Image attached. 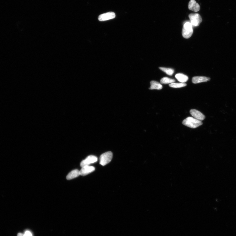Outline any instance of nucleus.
Here are the masks:
<instances>
[{"label": "nucleus", "instance_id": "nucleus-1", "mask_svg": "<svg viewBox=\"0 0 236 236\" xmlns=\"http://www.w3.org/2000/svg\"><path fill=\"white\" fill-rule=\"evenodd\" d=\"M182 123L186 126L193 129L196 128L203 124L201 121L191 117H189L185 119Z\"/></svg>", "mask_w": 236, "mask_h": 236}, {"label": "nucleus", "instance_id": "nucleus-2", "mask_svg": "<svg viewBox=\"0 0 236 236\" xmlns=\"http://www.w3.org/2000/svg\"><path fill=\"white\" fill-rule=\"evenodd\" d=\"M193 30L191 23L186 22L183 25L182 30L183 37L185 39L190 38L192 35Z\"/></svg>", "mask_w": 236, "mask_h": 236}, {"label": "nucleus", "instance_id": "nucleus-3", "mask_svg": "<svg viewBox=\"0 0 236 236\" xmlns=\"http://www.w3.org/2000/svg\"><path fill=\"white\" fill-rule=\"evenodd\" d=\"M113 154L111 152H108L101 155L100 158V164L102 166L108 164L112 159Z\"/></svg>", "mask_w": 236, "mask_h": 236}, {"label": "nucleus", "instance_id": "nucleus-4", "mask_svg": "<svg viewBox=\"0 0 236 236\" xmlns=\"http://www.w3.org/2000/svg\"><path fill=\"white\" fill-rule=\"evenodd\" d=\"M192 25L197 27L200 25L202 21V19L200 15L197 13L191 14L189 15Z\"/></svg>", "mask_w": 236, "mask_h": 236}, {"label": "nucleus", "instance_id": "nucleus-5", "mask_svg": "<svg viewBox=\"0 0 236 236\" xmlns=\"http://www.w3.org/2000/svg\"><path fill=\"white\" fill-rule=\"evenodd\" d=\"M98 160V158L96 156L92 155L89 156L81 162L80 166L82 167L85 166H88L96 162Z\"/></svg>", "mask_w": 236, "mask_h": 236}, {"label": "nucleus", "instance_id": "nucleus-6", "mask_svg": "<svg viewBox=\"0 0 236 236\" xmlns=\"http://www.w3.org/2000/svg\"><path fill=\"white\" fill-rule=\"evenodd\" d=\"M116 15L113 12H109L101 14L98 17V20L101 21H106L115 18Z\"/></svg>", "mask_w": 236, "mask_h": 236}, {"label": "nucleus", "instance_id": "nucleus-7", "mask_svg": "<svg viewBox=\"0 0 236 236\" xmlns=\"http://www.w3.org/2000/svg\"><path fill=\"white\" fill-rule=\"evenodd\" d=\"M95 168L93 166H90L89 165L85 166L82 167L79 173L80 176H84L87 175L94 171Z\"/></svg>", "mask_w": 236, "mask_h": 236}, {"label": "nucleus", "instance_id": "nucleus-8", "mask_svg": "<svg viewBox=\"0 0 236 236\" xmlns=\"http://www.w3.org/2000/svg\"><path fill=\"white\" fill-rule=\"evenodd\" d=\"M191 115L194 118L198 120L202 121L204 120L205 116L201 112L195 109H191L190 111Z\"/></svg>", "mask_w": 236, "mask_h": 236}, {"label": "nucleus", "instance_id": "nucleus-9", "mask_svg": "<svg viewBox=\"0 0 236 236\" xmlns=\"http://www.w3.org/2000/svg\"><path fill=\"white\" fill-rule=\"evenodd\" d=\"M188 8L189 10L195 12H198L200 9L199 4L195 0H191L189 3Z\"/></svg>", "mask_w": 236, "mask_h": 236}, {"label": "nucleus", "instance_id": "nucleus-10", "mask_svg": "<svg viewBox=\"0 0 236 236\" xmlns=\"http://www.w3.org/2000/svg\"><path fill=\"white\" fill-rule=\"evenodd\" d=\"M210 80V78L208 77L205 76L194 77L192 79V82L194 84H197L201 82H207Z\"/></svg>", "mask_w": 236, "mask_h": 236}, {"label": "nucleus", "instance_id": "nucleus-11", "mask_svg": "<svg viewBox=\"0 0 236 236\" xmlns=\"http://www.w3.org/2000/svg\"><path fill=\"white\" fill-rule=\"evenodd\" d=\"M79 176H80L79 171L77 169L74 170L68 174L66 176V179L68 180H70L78 177Z\"/></svg>", "mask_w": 236, "mask_h": 236}, {"label": "nucleus", "instance_id": "nucleus-12", "mask_svg": "<svg viewBox=\"0 0 236 236\" xmlns=\"http://www.w3.org/2000/svg\"><path fill=\"white\" fill-rule=\"evenodd\" d=\"M151 86L149 88L150 90L162 89L163 88L162 86L160 83L155 81H152L150 82Z\"/></svg>", "mask_w": 236, "mask_h": 236}, {"label": "nucleus", "instance_id": "nucleus-13", "mask_svg": "<svg viewBox=\"0 0 236 236\" xmlns=\"http://www.w3.org/2000/svg\"><path fill=\"white\" fill-rule=\"evenodd\" d=\"M175 77L178 81L182 83L186 82L189 79L188 76L182 74H176Z\"/></svg>", "mask_w": 236, "mask_h": 236}, {"label": "nucleus", "instance_id": "nucleus-14", "mask_svg": "<svg viewBox=\"0 0 236 236\" xmlns=\"http://www.w3.org/2000/svg\"><path fill=\"white\" fill-rule=\"evenodd\" d=\"M175 82V80L174 79L170 78L167 77H164L161 79L160 83L164 84H171L174 83Z\"/></svg>", "mask_w": 236, "mask_h": 236}, {"label": "nucleus", "instance_id": "nucleus-15", "mask_svg": "<svg viewBox=\"0 0 236 236\" xmlns=\"http://www.w3.org/2000/svg\"><path fill=\"white\" fill-rule=\"evenodd\" d=\"M169 86L174 88H180L186 86L187 84L185 83L181 82L179 83H173L170 84Z\"/></svg>", "mask_w": 236, "mask_h": 236}, {"label": "nucleus", "instance_id": "nucleus-16", "mask_svg": "<svg viewBox=\"0 0 236 236\" xmlns=\"http://www.w3.org/2000/svg\"><path fill=\"white\" fill-rule=\"evenodd\" d=\"M160 69L163 72L166 73L169 76H172L174 72V70L171 68H168L164 67H160Z\"/></svg>", "mask_w": 236, "mask_h": 236}, {"label": "nucleus", "instance_id": "nucleus-17", "mask_svg": "<svg viewBox=\"0 0 236 236\" xmlns=\"http://www.w3.org/2000/svg\"><path fill=\"white\" fill-rule=\"evenodd\" d=\"M24 236H33V235L32 233L30 231H27L24 233Z\"/></svg>", "mask_w": 236, "mask_h": 236}, {"label": "nucleus", "instance_id": "nucleus-18", "mask_svg": "<svg viewBox=\"0 0 236 236\" xmlns=\"http://www.w3.org/2000/svg\"><path fill=\"white\" fill-rule=\"evenodd\" d=\"M17 236H24V235L21 233H19L17 235Z\"/></svg>", "mask_w": 236, "mask_h": 236}]
</instances>
